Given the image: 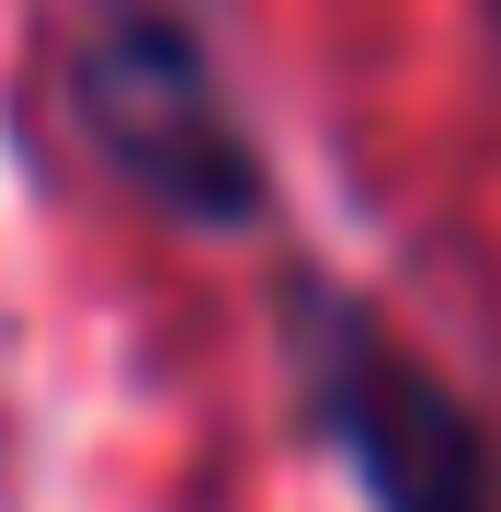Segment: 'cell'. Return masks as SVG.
Returning a JSON list of instances; mask_svg holds the SVG:
<instances>
[{
	"mask_svg": "<svg viewBox=\"0 0 501 512\" xmlns=\"http://www.w3.org/2000/svg\"><path fill=\"white\" fill-rule=\"evenodd\" d=\"M69 126L149 217L194 239H251L274 205L262 126L228 69L217 0H69Z\"/></svg>",
	"mask_w": 501,
	"mask_h": 512,
	"instance_id": "1",
	"label": "cell"
},
{
	"mask_svg": "<svg viewBox=\"0 0 501 512\" xmlns=\"http://www.w3.org/2000/svg\"><path fill=\"white\" fill-rule=\"evenodd\" d=\"M490 35H501V0H490Z\"/></svg>",
	"mask_w": 501,
	"mask_h": 512,
	"instance_id": "3",
	"label": "cell"
},
{
	"mask_svg": "<svg viewBox=\"0 0 501 512\" xmlns=\"http://www.w3.org/2000/svg\"><path fill=\"white\" fill-rule=\"evenodd\" d=\"M285 342H297L308 410L353 467L365 512H501V444L388 319L331 274L285 285Z\"/></svg>",
	"mask_w": 501,
	"mask_h": 512,
	"instance_id": "2",
	"label": "cell"
}]
</instances>
